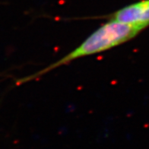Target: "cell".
<instances>
[{
  "label": "cell",
  "instance_id": "6da1fadb",
  "mask_svg": "<svg viewBox=\"0 0 149 149\" xmlns=\"http://www.w3.org/2000/svg\"><path fill=\"white\" fill-rule=\"evenodd\" d=\"M145 28V26L140 24L125 23L114 19H109L106 23L91 33L73 50L41 70L22 79V82L37 79L53 69L67 65L75 59L103 53L121 45L136 37Z\"/></svg>",
  "mask_w": 149,
  "mask_h": 149
},
{
  "label": "cell",
  "instance_id": "7a4b0ae2",
  "mask_svg": "<svg viewBox=\"0 0 149 149\" xmlns=\"http://www.w3.org/2000/svg\"><path fill=\"white\" fill-rule=\"evenodd\" d=\"M108 18L140 24L147 28L149 26V0H140L127 5L110 14Z\"/></svg>",
  "mask_w": 149,
  "mask_h": 149
}]
</instances>
